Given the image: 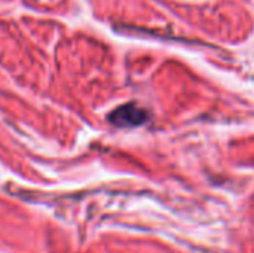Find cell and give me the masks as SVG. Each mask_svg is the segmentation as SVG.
<instances>
[{
    "label": "cell",
    "mask_w": 254,
    "mask_h": 253,
    "mask_svg": "<svg viewBox=\"0 0 254 253\" xmlns=\"http://www.w3.org/2000/svg\"><path fill=\"white\" fill-rule=\"evenodd\" d=\"M147 116L149 115L144 109L135 104H125V106L118 107L110 115V121L119 127H135V125L146 122Z\"/></svg>",
    "instance_id": "1"
}]
</instances>
